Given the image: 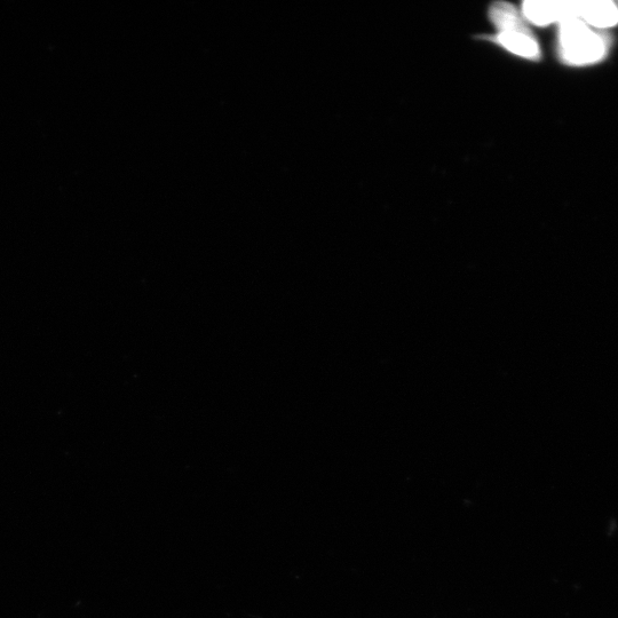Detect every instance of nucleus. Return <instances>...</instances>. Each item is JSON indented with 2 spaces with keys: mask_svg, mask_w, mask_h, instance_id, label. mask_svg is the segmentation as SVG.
Instances as JSON below:
<instances>
[{
  "mask_svg": "<svg viewBox=\"0 0 618 618\" xmlns=\"http://www.w3.org/2000/svg\"><path fill=\"white\" fill-rule=\"evenodd\" d=\"M610 39L580 19L559 23V57L569 66H590L607 57Z\"/></svg>",
  "mask_w": 618,
  "mask_h": 618,
  "instance_id": "obj_1",
  "label": "nucleus"
},
{
  "mask_svg": "<svg viewBox=\"0 0 618 618\" xmlns=\"http://www.w3.org/2000/svg\"><path fill=\"white\" fill-rule=\"evenodd\" d=\"M578 0H528L522 5L521 14L526 21L538 27L577 19Z\"/></svg>",
  "mask_w": 618,
  "mask_h": 618,
  "instance_id": "obj_2",
  "label": "nucleus"
},
{
  "mask_svg": "<svg viewBox=\"0 0 618 618\" xmlns=\"http://www.w3.org/2000/svg\"><path fill=\"white\" fill-rule=\"evenodd\" d=\"M577 19L596 30L618 25L617 5L610 0H578Z\"/></svg>",
  "mask_w": 618,
  "mask_h": 618,
  "instance_id": "obj_3",
  "label": "nucleus"
},
{
  "mask_svg": "<svg viewBox=\"0 0 618 618\" xmlns=\"http://www.w3.org/2000/svg\"><path fill=\"white\" fill-rule=\"evenodd\" d=\"M494 41L504 49L527 60H540L541 49L532 30L529 31H499Z\"/></svg>",
  "mask_w": 618,
  "mask_h": 618,
  "instance_id": "obj_4",
  "label": "nucleus"
},
{
  "mask_svg": "<svg viewBox=\"0 0 618 618\" xmlns=\"http://www.w3.org/2000/svg\"><path fill=\"white\" fill-rule=\"evenodd\" d=\"M489 18L499 31H529L522 14L509 3H495L490 7Z\"/></svg>",
  "mask_w": 618,
  "mask_h": 618,
  "instance_id": "obj_5",
  "label": "nucleus"
},
{
  "mask_svg": "<svg viewBox=\"0 0 618 618\" xmlns=\"http://www.w3.org/2000/svg\"><path fill=\"white\" fill-rule=\"evenodd\" d=\"M616 5H617V9H618V3H616Z\"/></svg>",
  "mask_w": 618,
  "mask_h": 618,
  "instance_id": "obj_6",
  "label": "nucleus"
}]
</instances>
